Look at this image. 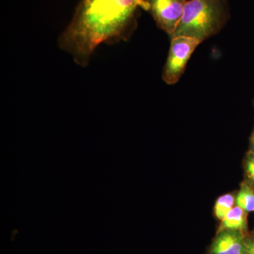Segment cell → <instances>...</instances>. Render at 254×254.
Masks as SVG:
<instances>
[{
  "instance_id": "1",
  "label": "cell",
  "mask_w": 254,
  "mask_h": 254,
  "mask_svg": "<svg viewBox=\"0 0 254 254\" xmlns=\"http://www.w3.org/2000/svg\"><path fill=\"white\" fill-rule=\"evenodd\" d=\"M145 8V0H81L60 37V46L76 63L86 64L99 45L127 33L138 9Z\"/></svg>"
},
{
  "instance_id": "2",
  "label": "cell",
  "mask_w": 254,
  "mask_h": 254,
  "mask_svg": "<svg viewBox=\"0 0 254 254\" xmlns=\"http://www.w3.org/2000/svg\"><path fill=\"white\" fill-rule=\"evenodd\" d=\"M230 18L229 0H190L174 37L185 36L203 42L218 34Z\"/></svg>"
},
{
  "instance_id": "3",
  "label": "cell",
  "mask_w": 254,
  "mask_h": 254,
  "mask_svg": "<svg viewBox=\"0 0 254 254\" xmlns=\"http://www.w3.org/2000/svg\"><path fill=\"white\" fill-rule=\"evenodd\" d=\"M200 43L198 40L190 37L171 38L170 52L162 76L167 84L173 85L179 81L185 72L189 60Z\"/></svg>"
},
{
  "instance_id": "4",
  "label": "cell",
  "mask_w": 254,
  "mask_h": 254,
  "mask_svg": "<svg viewBox=\"0 0 254 254\" xmlns=\"http://www.w3.org/2000/svg\"><path fill=\"white\" fill-rule=\"evenodd\" d=\"M145 11H148L157 26L170 38L181 21L187 0H145Z\"/></svg>"
},
{
  "instance_id": "5",
  "label": "cell",
  "mask_w": 254,
  "mask_h": 254,
  "mask_svg": "<svg viewBox=\"0 0 254 254\" xmlns=\"http://www.w3.org/2000/svg\"><path fill=\"white\" fill-rule=\"evenodd\" d=\"M245 242L238 230H222L214 240L210 254H247Z\"/></svg>"
},
{
  "instance_id": "6",
  "label": "cell",
  "mask_w": 254,
  "mask_h": 254,
  "mask_svg": "<svg viewBox=\"0 0 254 254\" xmlns=\"http://www.w3.org/2000/svg\"><path fill=\"white\" fill-rule=\"evenodd\" d=\"M245 210L240 207L232 208L222 219L220 231L225 230L243 231L247 228V216Z\"/></svg>"
},
{
  "instance_id": "7",
  "label": "cell",
  "mask_w": 254,
  "mask_h": 254,
  "mask_svg": "<svg viewBox=\"0 0 254 254\" xmlns=\"http://www.w3.org/2000/svg\"><path fill=\"white\" fill-rule=\"evenodd\" d=\"M237 206L240 207L246 212L254 210V193L247 185H242L240 193L237 196Z\"/></svg>"
},
{
  "instance_id": "8",
  "label": "cell",
  "mask_w": 254,
  "mask_h": 254,
  "mask_svg": "<svg viewBox=\"0 0 254 254\" xmlns=\"http://www.w3.org/2000/svg\"><path fill=\"white\" fill-rule=\"evenodd\" d=\"M235 198L232 194L222 195L217 200L215 205V213L217 218L222 220L232 208Z\"/></svg>"
},
{
  "instance_id": "9",
  "label": "cell",
  "mask_w": 254,
  "mask_h": 254,
  "mask_svg": "<svg viewBox=\"0 0 254 254\" xmlns=\"http://www.w3.org/2000/svg\"><path fill=\"white\" fill-rule=\"evenodd\" d=\"M247 173L251 181L254 184V153L251 152L247 157Z\"/></svg>"
},
{
  "instance_id": "10",
  "label": "cell",
  "mask_w": 254,
  "mask_h": 254,
  "mask_svg": "<svg viewBox=\"0 0 254 254\" xmlns=\"http://www.w3.org/2000/svg\"><path fill=\"white\" fill-rule=\"evenodd\" d=\"M245 246L247 254H254V241H246Z\"/></svg>"
},
{
  "instance_id": "11",
  "label": "cell",
  "mask_w": 254,
  "mask_h": 254,
  "mask_svg": "<svg viewBox=\"0 0 254 254\" xmlns=\"http://www.w3.org/2000/svg\"><path fill=\"white\" fill-rule=\"evenodd\" d=\"M252 148H253V150H254V133H253V135H252Z\"/></svg>"
}]
</instances>
